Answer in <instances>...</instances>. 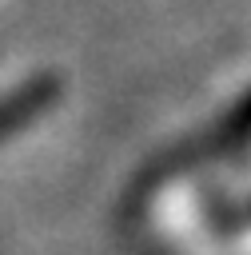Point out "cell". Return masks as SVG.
Wrapping results in <instances>:
<instances>
[]
</instances>
